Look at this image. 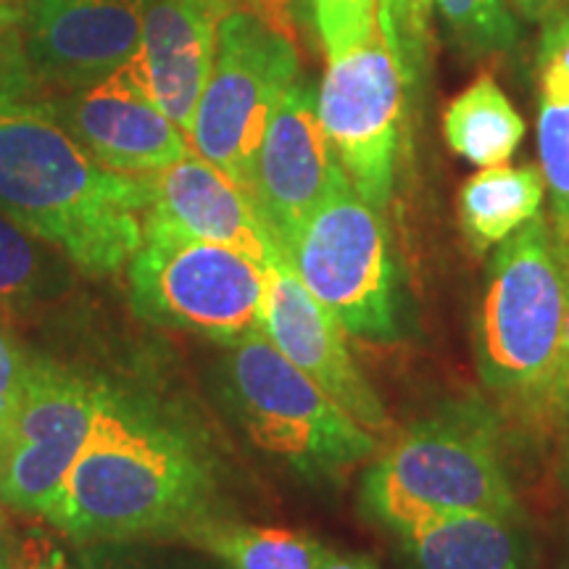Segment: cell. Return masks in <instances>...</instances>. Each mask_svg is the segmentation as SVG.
Wrapping results in <instances>:
<instances>
[{
	"label": "cell",
	"mask_w": 569,
	"mask_h": 569,
	"mask_svg": "<svg viewBox=\"0 0 569 569\" xmlns=\"http://www.w3.org/2000/svg\"><path fill=\"white\" fill-rule=\"evenodd\" d=\"M148 177L103 167L27 88H0V213L84 274H117L146 238Z\"/></svg>",
	"instance_id": "1"
},
{
	"label": "cell",
	"mask_w": 569,
	"mask_h": 569,
	"mask_svg": "<svg viewBox=\"0 0 569 569\" xmlns=\"http://www.w3.org/2000/svg\"><path fill=\"white\" fill-rule=\"evenodd\" d=\"M201 451L142 403L98 386L96 415L48 522L77 540L182 532L209 517Z\"/></svg>",
	"instance_id": "2"
},
{
	"label": "cell",
	"mask_w": 569,
	"mask_h": 569,
	"mask_svg": "<svg viewBox=\"0 0 569 569\" xmlns=\"http://www.w3.org/2000/svg\"><path fill=\"white\" fill-rule=\"evenodd\" d=\"M567 301L569 246L538 213L496 246L475 336L486 388L530 417L557 367Z\"/></svg>",
	"instance_id": "3"
},
{
	"label": "cell",
	"mask_w": 569,
	"mask_h": 569,
	"mask_svg": "<svg viewBox=\"0 0 569 569\" xmlns=\"http://www.w3.org/2000/svg\"><path fill=\"white\" fill-rule=\"evenodd\" d=\"M365 501L390 530L451 511L522 519L493 425L467 409L407 427L367 472Z\"/></svg>",
	"instance_id": "4"
},
{
	"label": "cell",
	"mask_w": 569,
	"mask_h": 569,
	"mask_svg": "<svg viewBox=\"0 0 569 569\" xmlns=\"http://www.w3.org/2000/svg\"><path fill=\"white\" fill-rule=\"evenodd\" d=\"M280 253L346 336L372 343H393L401 336L386 222L346 174Z\"/></svg>",
	"instance_id": "5"
},
{
	"label": "cell",
	"mask_w": 569,
	"mask_h": 569,
	"mask_svg": "<svg viewBox=\"0 0 569 569\" xmlns=\"http://www.w3.org/2000/svg\"><path fill=\"white\" fill-rule=\"evenodd\" d=\"M224 372L234 415L253 443L301 472H340L380 448L375 432L290 365L261 330L230 343Z\"/></svg>",
	"instance_id": "6"
},
{
	"label": "cell",
	"mask_w": 569,
	"mask_h": 569,
	"mask_svg": "<svg viewBox=\"0 0 569 569\" xmlns=\"http://www.w3.org/2000/svg\"><path fill=\"white\" fill-rule=\"evenodd\" d=\"M317 92L319 122L359 196L382 211L393 196L401 159L411 74L382 19L325 51Z\"/></svg>",
	"instance_id": "7"
},
{
	"label": "cell",
	"mask_w": 569,
	"mask_h": 569,
	"mask_svg": "<svg viewBox=\"0 0 569 569\" xmlns=\"http://www.w3.org/2000/svg\"><path fill=\"white\" fill-rule=\"evenodd\" d=\"M296 80L293 38L238 3L219 24L217 56L198 101L190 148L251 196L256 153L277 103Z\"/></svg>",
	"instance_id": "8"
},
{
	"label": "cell",
	"mask_w": 569,
	"mask_h": 569,
	"mask_svg": "<svg viewBox=\"0 0 569 569\" xmlns=\"http://www.w3.org/2000/svg\"><path fill=\"white\" fill-rule=\"evenodd\" d=\"M140 317L234 343L261 327L267 272L234 248L151 230L127 264Z\"/></svg>",
	"instance_id": "9"
},
{
	"label": "cell",
	"mask_w": 569,
	"mask_h": 569,
	"mask_svg": "<svg viewBox=\"0 0 569 569\" xmlns=\"http://www.w3.org/2000/svg\"><path fill=\"white\" fill-rule=\"evenodd\" d=\"M98 386L48 361L27 367L24 390L0 436V498L46 517L80 457Z\"/></svg>",
	"instance_id": "10"
},
{
	"label": "cell",
	"mask_w": 569,
	"mask_h": 569,
	"mask_svg": "<svg viewBox=\"0 0 569 569\" xmlns=\"http://www.w3.org/2000/svg\"><path fill=\"white\" fill-rule=\"evenodd\" d=\"M153 0H27L21 9L24 67L40 82L82 90L138 51Z\"/></svg>",
	"instance_id": "11"
},
{
	"label": "cell",
	"mask_w": 569,
	"mask_h": 569,
	"mask_svg": "<svg viewBox=\"0 0 569 569\" xmlns=\"http://www.w3.org/2000/svg\"><path fill=\"white\" fill-rule=\"evenodd\" d=\"M340 174L343 167L319 122L317 92L298 77L269 119L251 177V201L277 246L293 238Z\"/></svg>",
	"instance_id": "12"
},
{
	"label": "cell",
	"mask_w": 569,
	"mask_h": 569,
	"mask_svg": "<svg viewBox=\"0 0 569 569\" xmlns=\"http://www.w3.org/2000/svg\"><path fill=\"white\" fill-rule=\"evenodd\" d=\"M259 330L290 365L315 380L365 430L375 436L388 430L390 419L382 407V398L356 365L351 348L346 343V330L303 288L282 256L267 269Z\"/></svg>",
	"instance_id": "13"
},
{
	"label": "cell",
	"mask_w": 569,
	"mask_h": 569,
	"mask_svg": "<svg viewBox=\"0 0 569 569\" xmlns=\"http://www.w3.org/2000/svg\"><path fill=\"white\" fill-rule=\"evenodd\" d=\"M67 130L113 172L148 177L188 156V134L159 109L130 63L74 90L56 111Z\"/></svg>",
	"instance_id": "14"
},
{
	"label": "cell",
	"mask_w": 569,
	"mask_h": 569,
	"mask_svg": "<svg viewBox=\"0 0 569 569\" xmlns=\"http://www.w3.org/2000/svg\"><path fill=\"white\" fill-rule=\"evenodd\" d=\"M148 184L151 209L146 227L151 230L234 248L264 272L282 256L251 196L196 151L148 174Z\"/></svg>",
	"instance_id": "15"
},
{
	"label": "cell",
	"mask_w": 569,
	"mask_h": 569,
	"mask_svg": "<svg viewBox=\"0 0 569 569\" xmlns=\"http://www.w3.org/2000/svg\"><path fill=\"white\" fill-rule=\"evenodd\" d=\"M240 0H153L130 61L142 88L190 138L217 56L219 24Z\"/></svg>",
	"instance_id": "16"
},
{
	"label": "cell",
	"mask_w": 569,
	"mask_h": 569,
	"mask_svg": "<svg viewBox=\"0 0 569 569\" xmlns=\"http://www.w3.org/2000/svg\"><path fill=\"white\" fill-rule=\"evenodd\" d=\"M417 569H530V540L522 519L451 511L427 515L393 530Z\"/></svg>",
	"instance_id": "17"
},
{
	"label": "cell",
	"mask_w": 569,
	"mask_h": 569,
	"mask_svg": "<svg viewBox=\"0 0 569 569\" xmlns=\"http://www.w3.org/2000/svg\"><path fill=\"white\" fill-rule=\"evenodd\" d=\"M546 182L536 163L486 167L459 188V222L478 251H488L540 213Z\"/></svg>",
	"instance_id": "18"
},
{
	"label": "cell",
	"mask_w": 569,
	"mask_h": 569,
	"mask_svg": "<svg viewBox=\"0 0 569 569\" xmlns=\"http://www.w3.org/2000/svg\"><path fill=\"white\" fill-rule=\"evenodd\" d=\"M443 134L451 151L475 167H501L522 142L525 122L493 77L480 74L448 103Z\"/></svg>",
	"instance_id": "19"
},
{
	"label": "cell",
	"mask_w": 569,
	"mask_h": 569,
	"mask_svg": "<svg viewBox=\"0 0 569 569\" xmlns=\"http://www.w3.org/2000/svg\"><path fill=\"white\" fill-rule=\"evenodd\" d=\"M184 538L230 569H317L330 553L306 532L213 517L198 519Z\"/></svg>",
	"instance_id": "20"
},
{
	"label": "cell",
	"mask_w": 569,
	"mask_h": 569,
	"mask_svg": "<svg viewBox=\"0 0 569 569\" xmlns=\"http://www.w3.org/2000/svg\"><path fill=\"white\" fill-rule=\"evenodd\" d=\"M71 261L0 213V317H17L69 288Z\"/></svg>",
	"instance_id": "21"
},
{
	"label": "cell",
	"mask_w": 569,
	"mask_h": 569,
	"mask_svg": "<svg viewBox=\"0 0 569 569\" xmlns=\"http://www.w3.org/2000/svg\"><path fill=\"white\" fill-rule=\"evenodd\" d=\"M540 174L551 198V224L569 246V101L540 96Z\"/></svg>",
	"instance_id": "22"
},
{
	"label": "cell",
	"mask_w": 569,
	"mask_h": 569,
	"mask_svg": "<svg viewBox=\"0 0 569 569\" xmlns=\"http://www.w3.org/2000/svg\"><path fill=\"white\" fill-rule=\"evenodd\" d=\"M448 32L469 53H503L515 48L517 24L503 0H432Z\"/></svg>",
	"instance_id": "23"
},
{
	"label": "cell",
	"mask_w": 569,
	"mask_h": 569,
	"mask_svg": "<svg viewBox=\"0 0 569 569\" xmlns=\"http://www.w3.org/2000/svg\"><path fill=\"white\" fill-rule=\"evenodd\" d=\"M306 3L315 17L325 51L367 32L380 17V0H306Z\"/></svg>",
	"instance_id": "24"
},
{
	"label": "cell",
	"mask_w": 569,
	"mask_h": 569,
	"mask_svg": "<svg viewBox=\"0 0 569 569\" xmlns=\"http://www.w3.org/2000/svg\"><path fill=\"white\" fill-rule=\"evenodd\" d=\"M543 21L538 46L540 96L569 101V6Z\"/></svg>",
	"instance_id": "25"
},
{
	"label": "cell",
	"mask_w": 569,
	"mask_h": 569,
	"mask_svg": "<svg viewBox=\"0 0 569 569\" xmlns=\"http://www.w3.org/2000/svg\"><path fill=\"white\" fill-rule=\"evenodd\" d=\"M21 53V9L13 0H0V88H27Z\"/></svg>",
	"instance_id": "26"
},
{
	"label": "cell",
	"mask_w": 569,
	"mask_h": 569,
	"mask_svg": "<svg viewBox=\"0 0 569 569\" xmlns=\"http://www.w3.org/2000/svg\"><path fill=\"white\" fill-rule=\"evenodd\" d=\"M27 367L17 346L11 343V338L6 336V330L0 327V436L9 427L13 411L19 407L21 390H24V377Z\"/></svg>",
	"instance_id": "27"
},
{
	"label": "cell",
	"mask_w": 569,
	"mask_h": 569,
	"mask_svg": "<svg viewBox=\"0 0 569 569\" xmlns=\"http://www.w3.org/2000/svg\"><path fill=\"white\" fill-rule=\"evenodd\" d=\"M536 419L549 425L569 427V301H567V319H565V336H561V348L557 367H553L551 382L546 388L543 401Z\"/></svg>",
	"instance_id": "28"
},
{
	"label": "cell",
	"mask_w": 569,
	"mask_h": 569,
	"mask_svg": "<svg viewBox=\"0 0 569 569\" xmlns=\"http://www.w3.org/2000/svg\"><path fill=\"white\" fill-rule=\"evenodd\" d=\"M240 3L253 9L261 19L293 38V24H290V3L293 0H240Z\"/></svg>",
	"instance_id": "29"
},
{
	"label": "cell",
	"mask_w": 569,
	"mask_h": 569,
	"mask_svg": "<svg viewBox=\"0 0 569 569\" xmlns=\"http://www.w3.org/2000/svg\"><path fill=\"white\" fill-rule=\"evenodd\" d=\"M511 3H515V9L519 13H525L528 19L543 21L549 19L551 13L567 9L569 0H511Z\"/></svg>",
	"instance_id": "30"
},
{
	"label": "cell",
	"mask_w": 569,
	"mask_h": 569,
	"mask_svg": "<svg viewBox=\"0 0 569 569\" xmlns=\"http://www.w3.org/2000/svg\"><path fill=\"white\" fill-rule=\"evenodd\" d=\"M317 569H377V567L365 557H343V553L330 551Z\"/></svg>",
	"instance_id": "31"
},
{
	"label": "cell",
	"mask_w": 569,
	"mask_h": 569,
	"mask_svg": "<svg viewBox=\"0 0 569 569\" xmlns=\"http://www.w3.org/2000/svg\"><path fill=\"white\" fill-rule=\"evenodd\" d=\"M559 475H561V486H565V493L569 498V440H567V446H565V453H561Z\"/></svg>",
	"instance_id": "32"
},
{
	"label": "cell",
	"mask_w": 569,
	"mask_h": 569,
	"mask_svg": "<svg viewBox=\"0 0 569 569\" xmlns=\"http://www.w3.org/2000/svg\"><path fill=\"white\" fill-rule=\"evenodd\" d=\"M27 569H67V567H63V561H59V559H51V561H40V557H38V559L32 561L30 567H27Z\"/></svg>",
	"instance_id": "33"
},
{
	"label": "cell",
	"mask_w": 569,
	"mask_h": 569,
	"mask_svg": "<svg viewBox=\"0 0 569 569\" xmlns=\"http://www.w3.org/2000/svg\"><path fill=\"white\" fill-rule=\"evenodd\" d=\"M0 569H3V561H0Z\"/></svg>",
	"instance_id": "34"
}]
</instances>
